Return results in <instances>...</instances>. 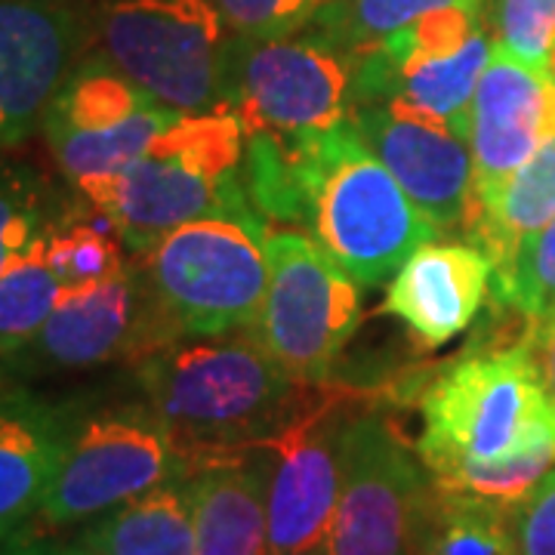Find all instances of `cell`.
Here are the masks:
<instances>
[{"label": "cell", "mask_w": 555, "mask_h": 555, "mask_svg": "<svg viewBox=\"0 0 555 555\" xmlns=\"http://www.w3.org/2000/svg\"><path fill=\"white\" fill-rule=\"evenodd\" d=\"M356 53L331 38L235 40L232 112L244 137L312 139L349 118Z\"/></svg>", "instance_id": "obj_9"}, {"label": "cell", "mask_w": 555, "mask_h": 555, "mask_svg": "<svg viewBox=\"0 0 555 555\" xmlns=\"http://www.w3.org/2000/svg\"><path fill=\"white\" fill-rule=\"evenodd\" d=\"M555 219V133L513 177L500 185L494 198L476 207L463 232L494 262L500 278L516 262L521 244L534 238Z\"/></svg>", "instance_id": "obj_19"}, {"label": "cell", "mask_w": 555, "mask_h": 555, "mask_svg": "<svg viewBox=\"0 0 555 555\" xmlns=\"http://www.w3.org/2000/svg\"><path fill=\"white\" fill-rule=\"evenodd\" d=\"M142 269H124L93 287L62 291L53 315L38 339L25 349L28 361L43 367H96L115 358H145L167 343H177Z\"/></svg>", "instance_id": "obj_12"}, {"label": "cell", "mask_w": 555, "mask_h": 555, "mask_svg": "<svg viewBox=\"0 0 555 555\" xmlns=\"http://www.w3.org/2000/svg\"><path fill=\"white\" fill-rule=\"evenodd\" d=\"M139 269L179 339H217L257 324L269 291V225L254 207L170 229Z\"/></svg>", "instance_id": "obj_5"}, {"label": "cell", "mask_w": 555, "mask_h": 555, "mask_svg": "<svg viewBox=\"0 0 555 555\" xmlns=\"http://www.w3.org/2000/svg\"><path fill=\"white\" fill-rule=\"evenodd\" d=\"M16 389H20V386H16V383L10 379V374H7V367H3V358H0V401H3V398H7V396H13Z\"/></svg>", "instance_id": "obj_34"}, {"label": "cell", "mask_w": 555, "mask_h": 555, "mask_svg": "<svg viewBox=\"0 0 555 555\" xmlns=\"http://www.w3.org/2000/svg\"><path fill=\"white\" fill-rule=\"evenodd\" d=\"M518 343L525 346V352L534 364L537 379L546 389V396H550L555 408V318H550V321H528V331Z\"/></svg>", "instance_id": "obj_32"}, {"label": "cell", "mask_w": 555, "mask_h": 555, "mask_svg": "<svg viewBox=\"0 0 555 555\" xmlns=\"http://www.w3.org/2000/svg\"><path fill=\"white\" fill-rule=\"evenodd\" d=\"M68 423L22 389L0 401V525L38 513L56 476Z\"/></svg>", "instance_id": "obj_18"}, {"label": "cell", "mask_w": 555, "mask_h": 555, "mask_svg": "<svg viewBox=\"0 0 555 555\" xmlns=\"http://www.w3.org/2000/svg\"><path fill=\"white\" fill-rule=\"evenodd\" d=\"M356 416V392L318 386L272 436L259 438L266 456V509L272 555L309 550L327 540L339 496L343 433Z\"/></svg>", "instance_id": "obj_10"}, {"label": "cell", "mask_w": 555, "mask_h": 555, "mask_svg": "<svg viewBox=\"0 0 555 555\" xmlns=\"http://www.w3.org/2000/svg\"><path fill=\"white\" fill-rule=\"evenodd\" d=\"M269 291L250 331L297 383L321 386L361 321V287L294 229H269Z\"/></svg>", "instance_id": "obj_8"}, {"label": "cell", "mask_w": 555, "mask_h": 555, "mask_svg": "<svg viewBox=\"0 0 555 555\" xmlns=\"http://www.w3.org/2000/svg\"><path fill=\"white\" fill-rule=\"evenodd\" d=\"M80 540L102 555H195L192 481L173 478L120 503Z\"/></svg>", "instance_id": "obj_20"}, {"label": "cell", "mask_w": 555, "mask_h": 555, "mask_svg": "<svg viewBox=\"0 0 555 555\" xmlns=\"http://www.w3.org/2000/svg\"><path fill=\"white\" fill-rule=\"evenodd\" d=\"M137 379L192 469L204 456L272 436L306 389L262 349L254 331L167 343L139 358Z\"/></svg>", "instance_id": "obj_1"}, {"label": "cell", "mask_w": 555, "mask_h": 555, "mask_svg": "<svg viewBox=\"0 0 555 555\" xmlns=\"http://www.w3.org/2000/svg\"><path fill=\"white\" fill-rule=\"evenodd\" d=\"M414 555H521L513 509L438 488L429 478L416 516Z\"/></svg>", "instance_id": "obj_21"}, {"label": "cell", "mask_w": 555, "mask_h": 555, "mask_svg": "<svg viewBox=\"0 0 555 555\" xmlns=\"http://www.w3.org/2000/svg\"><path fill=\"white\" fill-rule=\"evenodd\" d=\"M189 473L177 438L149 401L108 404L68 423L60 469L38 516L53 528L78 525Z\"/></svg>", "instance_id": "obj_7"}, {"label": "cell", "mask_w": 555, "mask_h": 555, "mask_svg": "<svg viewBox=\"0 0 555 555\" xmlns=\"http://www.w3.org/2000/svg\"><path fill=\"white\" fill-rule=\"evenodd\" d=\"M521 555H555V469L513 509Z\"/></svg>", "instance_id": "obj_31"}, {"label": "cell", "mask_w": 555, "mask_h": 555, "mask_svg": "<svg viewBox=\"0 0 555 555\" xmlns=\"http://www.w3.org/2000/svg\"><path fill=\"white\" fill-rule=\"evenodd\" d=\"M53 219L31 173L0 167V275L38 247Z\"/></svg>", "instance_id": "obj_28"}, {"label": "cell", "mask_w": 555, "mask_h": 555, "mask_svg": "<svg viewBox=\"0 0 555 555\" xmlns=\"http://www.w3.org/2000/svg\"><path fill=\"white\" fill-rule=\"evenodd\" d=\"M100 56L182 115L232 112L235 40L210 0H108L93 20Z\"/></svg>", "instance_id": "obj_6"}, {"label": "cell", "mask_w": 555, "mask_h": 555, "mask_svg": "<svg viewBox=\"0 0 555 555\" xmlns=\"http://www.w3.org/2000/svg\"><path fill=\"white\" fill-rule=\"evenodd\" d=\"M90 38L93 22L68 0H0V149L43 124Z\"/></svg>", "instance_id": "obj_14"}, {"label": "cell", "mask_w": 555, "mask_h": 555, "mask_svg": "<svg viewBox=\"0 0 555 555\" xmlns=\"http://www.w3.org/2000/svg\"><path fill=\"white\" fill-rule=\"evenodd\" d=\"M420 414L414 451L433 481L463 466L555 451V408L521 343L448 364L423 389Z\"/></svg>", "instance_id": "obj_3"}, {"label": "cell", "mask_w": 555, "mask_h": 555, "mask_svg": "<svg viewBox=\"0 0 555 555\" xmlns=\"http://www.w3.org/2000/svg\"><path fill=\"white\" fill-rule=\"evenodd\" d=\"M124 247L127 244L120 241L115 222L100 210L93 214V219L65 214L56 222H50L43 235V254L53 275L60 278L62 291L93 287L120 275L127 269Z\"/></svg>", "instance_id": "obj_24"}, {"label": "cell", "mask_w": 555, "mask_h": 555, "mask_svg": "<svg viewBox=\"0 0 555 555\" xmlns=\"http://www.w3.org/2000/svg\"><path fill=\"white\" fill-rule=\"evenodd\" d=\"M152 102L155 100L145 90H139L127 75H120L112 62L96 56V60L80 62L72 72V78L62 83L56 100L43 115V127L102 130L137 115L139 108Z\"/></svg>", "instance_id": "obj_23"}, {"label": "cell", "mask_w": 555, "mask_h": 555, "mask_svg": "<svg viewBox=\"0 0 555 555\" xmlns=\"http://www.w3.org/2000/svg\"><path fill=\"white\" fill-rule=\"evenodd\" d=\"M494 47L550 72L555 53V0H494Z\"/></svg>", "instance_id": "obj_29"}, {"label": "cell", "mask_w": 555, "mask_h": 555, "mask_svg": "<svg viewBox=\"0 0 555 555\" xmlns=\"http://www.w3.org/2000/svg\"><path fill=\"white\" fill-rule=\"evenodd\" d=\"M195 555H272L266 456L257 444L204 456L189 473Z\"/></svg>", "instance_id": "obj_17"}, {"label": "cell", "mask_w": 555, "mask_h": 555, "mask_svg": "<svg viewBox=\"0 0 555 555\" xmlns=\"http://www.w3.org/2000/svg\"><path fill=\"white\" fill-rule=\"evenodd\" d=\"M232 35L244 40H269L309 28L324 0H210Z\"/></svg>", "instance_id": "obj_30"}, {"label": "cell", "mask_w": 555, "mask_h": 555, "mask_svg": "<svg viewBox=\"0 0 555 555\" xmlns=\"http://www.w3.org/2000/svg\"><path fill=\"white\" fill-rule=\"evenodd\" d=\"M28 553L31 555H102L100 550L87 546L83 540H80V543H72V546H56V550H31V546H28Z\"/></svg>", "instance_id": "obj_33"}, {"label": "cell", "mask_w": 555, "mask_h": 555, "mask_svg": "<svg viewBox=\"0 0 555 555\" xmlns=\"http://www.w3.org/2000/svg\"><path fill=\"white\" fill-rule=\"evenodd\" d=\"M349 120L438 232L466 225L476 189L469 139L448 120L396 102H358Z\"/></svg>", "instance_id": "obj_13"}, {"label": "cell", "mask_w": 555, "mask_h": 555, "mask_svg": "<svg viewBox=\"0 0 555 555\" xmlns=\"http://www.w3.org/2000/svg\"><path fill=\"white\" fill-rule=\"evenodd\" d=\"M244 145L235 112L179 115L130 167L80 179L75 189L139 257L177 225L254 207L241 182Z\"/></svg>", "instance_id": "obj_2"}, {"label": "cell", "mask_w": 555, "mask_h": 555, "mask_svg": "<svg viewBox=\"0 0 555 555\" xmlns=\"http://www.w3.org/2000/svg\"><path fill=\"white\" fill-rule=\"evenodd\" d=\"M494 297L528 321L555 318V219L525 241L516 262L494 278Z\"/></svg>", "instance_id": "obj_27"}, {"label": "cell", "mask_w": 555, "mask_h": 555, "mask_svg": "<svg viewBox=\"0 0 555 555\" xmlns=\"http://www.w3.org/2000/svg\"><path fill=\"white\" fill-rule=\"evenodd\" d=\"M426 488L420 456L386 416H352L343 433L337 509L324 540L327 555H414Z\"/></svg>", "instance_id": "obj_11"}, {"label": "cell", "mask_w": 555, "mask_h": 555, "mask_svg": "<svg viewBox=\"0 0 555 555\" xmlns=\"http://www.w3.org/2000/svg\"><path fill=\"white\" fill-rule=\"evenodd\" d=\"M62 297L60 278L53 275L43 241L0 275V358H20L43 331Z\"/></svg>", "instance_id": "obj_25"}, {"label": "cell", "mask_w": 555, "mask_h": 555, "mask_svg": "<svg viewBox=\"0 0 555 555\" xmlns=\"http://www.w3.org/2000/svg\"><path fill=\"white\" fill-rule=\"evenodd\" d=\"M451 3H466V0H324V7L312 20V28L339 47H346L349 53H358L426 16L429 10Z\"/></svg>", "instance_id": "obj_26"}, {"label": "cell", "mask_w": 555, "mask_h": 555, "mask_svg": "<svg viewBox=\"0 0 555 555\" xmlns=\"http://www.w3.org/2000/svg\"><path fill=\"white\" fill-rule=\"evenodd\" d=\"M284 555H327V550H324V543H318V546H309V550H297V553H284Z\"/></svg>", "instance_id": "obj_35"}, {"label": "cell", "mask_w": 555, "mask_h": 555, "mask_svg": "<svg viewBox=\"0 0 555 555\" xmlns=\"http://www.w3.org/2000/svg\"><path fill=\"white\" fill-rule=\"evenodd\" d=\"M7 531H10V528H3V525H0V540H3V534H7Z\"/></svg>", "instance_id": "obj_37"}, {"label": "cell", "mask_w": 555, "mask_h": 555, "mask_svg": "<svg viewBox=\"0 0 555 555\" xmlns=\"http://www.w3.org/2000/svg\"><path fill=\"white\" fill-rule=\"evenodd\" d=\"M553 133V75L494 47L469 112V149L476 173L473 210L494 198L500 185Z\"/></svg>", "instance_id": "obj_15"}, {"label": "cell", "mask_w": 555, "mask_h": 555, "mask_svg": "<svg viewBox=\"0 0 555 555\" xmlns=\"http://www.w3.org/2000/svg\"><path fill=\"white\" fill-rule=\"evenodd\" d=\"M167 105H145L137 115L120 124L102 127V130H62V127H43L47 142L53 149V158L60 170L72 182L93 177H108L130 167L133 160L149 152V145L179 118Z\"/></svg>", "instance_id": "obj_22"}, {"label": "cell", "mask_w": 555, "mask_h": 555, "mask_svg": "<svg viewBox=\"0 0 555 555\" xmlns=\"http://www.w3.org/2000/svg\"><path fill=\"white\" fill-rule=\"evenodd\" d=\"M491 281L494 262L473 241H426L392 275L383 312L423 349H438L473 327Z\"/></svg>", "instance_id": "obj_16"}, {"label": "cell", "mask_w": 555, "mask_h": 555, "mask_svg": "<svg viewBox=\"0 0 555 555\" xmlns=\"http://www.w3.org/2000/svg\"><path fill=\"white\" fill-rule=\"evenodd\" d=\"M302 219L358 287L383 284L438 235L349 118L309 145Z\"/></svg>", "instance_id": "obj_4"}, {"label": "cell", "mask_w": 555, "mask_h": 555, "mask_svg": "<svg viewBox=\"0 0 555 555\" xmlns=\"http://www.w3.org/2000/svg\"><path fill=\"white\" fill-rule=\"evenodd\" d=\"M13 555H31V553H28V546H25V550H16V553H13Z\"/></svg>", "instance_id": "obj_36"}]
</instances>
